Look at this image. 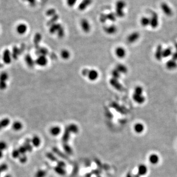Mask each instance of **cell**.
Here are the masks:
<instances>
[{
  "label": "cell",
  "mask_w": 177,
  "mask_h": 177,
  "mask_svg": "<svg viewBox=\"0 0 177 177\" xmlns=\"http://www.w3.org/2000/svg\"><path fill=\"white\" fill-rule=\"evenodd\" d=\"M133 100L138 104H142L145 101V98L142 95H137L133 94L132 96Z\"/></svg>",
  "instance_id": "cell-15"
},
{
  "label": "cell",
  "mask_w": 177,
  "mask_h": 177,
  "mask_svg": "<svg viewBox=\"0 0 177 177\" xmlns=\"http://www.w3.org/2000/svg\"><path fill=\"white\" fill-rule=\"evenodd\" d=\"M18 150L20 154H23V155L25 153V152L27 151L26 148H25V147L24 146L20 147L19 148Z\"/></svg>",
  "instance_id": "cell-37"
},
{
  "label": "cell",
  "mask_w": 177,
  "mask_h": 177,
  "mask_svg": "<svg viewBox=\"0 0 177 177\" xmlns=\"http://www.w3.org/2000/svg\"><path fill=\"white\" fill-rule=\"evenodd\" d=\"M2 66H3V65H2V64L0 63V68H1V67H2Z\"/></svg>",
  "instance_id": "cell-45"
},
{
  "label": "cell",
  "mask_w": 177,
  "mask_h": 177,
  "mask_svg": "<svg viewBox=\"0 0 177 177\" xmlns=\"http://www.w3.org/2000/svg\"><path fill=\"white\" fill-rule=\"evenodd\" d=\"M8 74L6 72H3L0 74V90H4L7 88V82L8 79Z\"/></svg>",
  "instance_id": "cell-3"
},
{
  "label": "cell",
  "mask_w": 177,
  "mask_h": 177,
  "mask_svg": "<svg viewBox=\"0 0 177 177\" xmlns=\"http://www.w3.org/2000/svg\"><path fill=\"white\" fill-rule=\"evenodd\" d=\"M32 59H31V57L29 55H27L26 57V63H27V64L30 66H31L33 65V62L32 61Z\"/></svg>",
  "instance_id": "cell-34"
},
{
  "label": "cell",
  "mask_w": 177,
  "mask_h": 177,
  "mask_svg": "<svg viewBox=\"0 0 177 177\" xmlns=\"http://www.w3.org/2000/svg\"><path fill=\"white\" fill-rule=\"evenodd\" d=\"M28 29V26L25 23H20L16 27V32L19 35H23L27 33Z\"/></svg>",
  "instance_id": "cell-9"
},
{
  "label": "cell",
  "mask_w": 177,
  "mask_h": 177,
  "mask_svg": "<svg viewBox=\"0 0 177 177\" xmlns=\"http://www.w3.org/2000/svg\"><path fill=\"white\" fill-rule=\"evenodd\" d=\"M104 31L108 35H113L117 33L118 29L115 25L107 26L104 28Z\"/></svg>",
  "instance_id": "cell-16"
},
{
  "label": "cell",
  "mask_w": 177,
  "mask_h": 177,
  "mask_svg": "<svg viewBox=\"0 0 177 177\" xmlns=\"http://www.w3.org/2000/svg\"><path fill=\"white\" fill-rule=\"evenodd\" d=\"M10 120L8 118H4L0 121V130L3 128L7 127L10 124Z\"/></svg>",
  "instance_id": "cell-18"
},
{
  "label": "cell",
  "mask_w": 177,
  "mask_h": 177,
  "mask_svg": "<svg viewBox=\"0 0 177 177\" xmlns=\"http://www.w3.org/2000/svg\"><path fill=\"white\" fill-rule=\"evenodd\" d=\"M3 60L4 63L6 64H9L11 62V54L9 50L6 49L3 53Z\"/></svg>",
  "instance_id": "cell-13"
},
{
  "label": "cell",
  "mask_w": 177,
  "mask_h": 177,
  "mask_svg": "<svg viewBox=\"0 0 177 177\" xmlns=\"http://www.w3.org/2000/svg\"><path fill=\"white\" fill-rule=\"evenodd\" d=\"M30 4H31V6H33L35 5L36 3V0H26Z\"/></svg>",
  "instance_id": "cell-40"
},
{
  "label": "cell",
  "mask_w": 177,
  "mask_h": 177,
  "mask_svg": "<svg viewBox=\"0 0 177 177\" xmlns=\"http://www.w3.org/2000/svg\"><path fill=\"white\" fill-rule=\"evenodd\" d=\"M126 7V3L124 0H118L115 4V12L116 16L119 18H122L125 16L124 9Z\"/></svg>",
  "instance_id": "cell-1"
},
{
  "label": "cell",
  "mask_w": 177,
  "mask_h": 177,
  "mask_svg": "<svg viewBox=\"0 0 177 177\" xmlns=\"http://www.w3.org/2000/svg\"><path fill=\"white\" fill-rule=\"evenodd\" d=\"M19 50L18 48L16 47H14L13 48V51H12V57L14 59H16L18 54Z\"/></svg>",
  "instance_id": "cell-30"
},
{
  "label": "cell",
  "mask_w": 177,
  "mask_h": 177,
  "mask_svg": "<svg viewBox=\"0 0 177 177\" xmlns=\"http://www.w3.org/2000/svg\"><path fill=\"white\" fill-rule=\"evenodd\" d=\"M111 83L112 86L116 89H117L118 90H122V85L119 83V82H118L117 79H115L113 78L111 80Z\"/></svg>",
  "instance_id": "cell-21"
},
{
  "label": "cell",
  "mask_w": 177,
  "mask_h": 177,
  "mask_svg": "<svg viewBox=\"0 0 177 177\" xmlns=\"http://www.w3.org/2000/svg\"><path fill=\"white\" fill-rule=\"evenodd\" d=\"M112 75L115 79H118L121 76V73L116 69L112 71Z\"/></svg>",
  "instance_id": "cell-31"
},
{
  "label": "cell",
  "mask_w": 177,
  "mask_h": 177,
  "mask_svg": "<svg viewBox=\"0 0 177 177\" xmlns=\"http://www.w3.org/2000/svg\"><path fill=\"white\" fill-rule=\"evenodd\" d=\"M3 156V151L1 150H0V159H1Z\"/></svg>",
  "instance_id": "cell-41"
},
{
  "label": "cell",
  "mask_w": 177,
  "mask_h": 177,
  "mask_svg": "<svg viewBox=\"0 0 177 177\" xmlns=\"http://www.w3.org/2000/svg\"><path fill=\"white\" fill-rule=\"evenodd\" d=\"M80 27L82 30L85 33H88L91 29V24L87 19L83 18L81 19Z\"/></svg>",
  "instance_id": "cell-4"
},
{
  "label": "cell",
  "mask_w": 177,
  "mask_h": 177,
  "mask_svg": "<svg viewBox=\"0 0 177 177\" xmlns=\"http://www.w3.org/2000/svg\"><path fill=\"white\" fill-rule=\"evenodd\" d=\"M61 57L63 60H68L70 57V52L67 49H63L61 53Z\"/></svg>",
  "instance_id": "cell-19"
},
{
  "label": "cell",
  "mask_w": 177,
  "mask_h": 177,
  "mask_svg": "<svg viewBox=\"0 0 177 177\" xmlns=\"http://www.w3.org/2000/svg\"><path fill=\"white\" fill-rule=\"evenodd\" d=\"M149 161L153 164H157L159 161V156L155 154L151 155L149 158Z\"/></svg>",
  "instance_id": "cell-25"
},
{
  "label": "cell",
  "mask_w": 177,
  "mask_h": 177,
  "mask_svg": "<svg viewBox=\"0 0 177 177\" xmlns=\"http://www.w3.org/2000/svg\"><path fill=\"white\" fill-rule=\"evenodd\" d=\"M174 46H175V49L176 50V51L177 52V42H176L175 44H174Z\"/></svg>",
  "instance_id": "cell-42"
},
{
  "label": "cell",
  "mask_w": 177,
  "mask_h": 177,
  "mask_svg": "<svg viewBox=\"0 0 177 177\" xmlns=\"http://www.w3.org/2000/svg\"><path fill=\"white\" fill-rule=\"evenodd\" d=\"M4 177H11V175L9 174H7L6 176H5Z\"/></svg>",
  "instance_id": "cell-43"
},
{
  "label": "cell",
  "mask_w": 177,
  "mask_h": 177,
  "mask_svg": "<svg viewBox=\"0 0 177 177\" xmlns=\"http://www.w3.org/2000/svg\"><path fill=\"white\" fill-rule=\"evenodd\" d=\"M139 37H140L139 33L138 32H135L129 35V37L127 38V41L129 43H132L138 41Z\"/></svg>",
  "instance_id": "cell-12"
},
{
  "label": "cell",
  "mask_w": 177,
  "mask_h": 177,
  "mask_svg": "<svg viewBox=\"0 0 177 177\" xmlns=\"http://www.w3.org/2000/svg\"><path fill=\"white\" fill-rule=\"evenodd\" d=\"M172 59L177 61V52L176 51L173 53L172 55Z\"/></svg>",
  "instance_id": "cell-39"
},
{
  "label": "cell",
  "mask_w": 177,
  "mask_h": 177,
  "mask_svg": "<svg viewBox=\"0 0 177 177\" xmlns=\"http://www.w3.org/2000/svg\"><path fill=\"white\" fill-rule=\"evenodd\" d=\"M56 13V11L55 9L54 8H50L49 9H48V11L46 12V14L48 16H54L55 15V14Z\"/></svg>",
  "instance_id": "cell-33"
},
{
  "label": "cell",
  "mask_w": 177,
  "mask_h": 177,
  "mask_svg": "<svg viewBox=\"0 0 177 177\" xmlns=\"http://www.w3.org/2000/svg\"><path fill=\"white\" fill-rule=\"evenodd\" d=\"M92 2V0H82L81 2L78 4V10L81 11H84L91 6Z\"/></svg>",
  "instance_id": "cell-7"
},
{
  "label": "cell",
  "mask_w": 177,
  "mask_h": 177,
  "mask_svg": "<svg viewBox=\"0 0 177 177\" xmlns=\"http://www.w3.org/2000/svg\"><path fill=\"white\" fill-rule=\"evenodd\" d=\"M143 92V89L142 87L140 86H136L134 88V94L137 95H142Z\"/></svg>",
  "instance_id": "cell-27"
},
{
  "label": "cell",
  "mask_w": 177,
  "mask_h": 177,
  "mask_svg": "<svg viewBox=\"0 0 177 177\" xmlns=\"http://www.w3.org/2000/svg\"><path fill=\"white\" fill-rule=\"evenodd\" d=\"M0 168L2 170V172H5L8 169V166L7 164H5V163H3L0 165Z\"/></svg>",
  "instance_id": "cell-36"
},
{
  "label": "cell",
  "mask_w": 177,
  "mask_h": 177,
  "mask_svg": "<svg viewBox=\"0 0 177 177\" xmlns=\"http://www.w3.org/2000/svg\"><path fill=\"white\" fill-rule=\"evenodd\" d=\"M166 66L167 68L169 70H175L177 67V61L173 59L169 60L166 62Z\"/></svg>",
  "instance_id": "cell-14"
},
{
  "label": "cell",
  "mask_w": 177,
  "mask_h": 177,
  "mask_svg": "<svg viewBox=\"0 0 177 177\" xmlns=\"http://www.w3.org/2000/svg\"><path fill=\"white\" fill-rule=\"evenodd\" d=\"M160 8L164 14L167 16H171L173 14V11L169 6L165 2H163L160 4Z\"/></svg>",
  "instance_id": "cell-6"
},
{
  "label": "cell",
  "mask_w": 177,
  "mask_h": 177,
  "mask_svg": "<svg viewBox=\"0 0 177 177\" xmlns=\"http://www.w3.org/2000/svg\"><path fill=\"white\" fill-rule=\"evenodd\" d=\"M106 16V18H108V19H109L111 21H115L116 20V15L115 14V13H109L108 14H107Z\"/></svg>",
  "instance_id": "cell-29"
},
{
  "label": "cell",
  "mask_w": 177,
  "mask_h": 177,
  "mask_svg": "<svg viewBox=\"0 0 177 177\" xmlns=\"http://www.w3.org/2000/svg\"><path fill=\"white\" fill-rule=\"evenodd\" d=\"M115 53L116 56L120 59H122L125 57L126 55V51L125 49L122 47L119 46L116 48Z\"/></svg>",
  "instance_id": "cell-11"
},
{
  "label": "cell",
  "mask_w": 177,
  "mask_h": 177,
  "mask_svg": "<svg viewBox=\"0 0 177 177\" xmlns=\"http://www.w3.org/2000/svg\"><path fill=\"white\" fill-rule=\"evenodd\" d=\"M7 148V144L4 141H0V150L4 151Z\"/></svg>",
  "instance_id": "cell-32"
},
{
  "label": "cell",
  "mask_w": 177,
  "mask_h": 177,
  "mask_svg": "<svg viewBox=\"0 0 177 177\" xmlns=\"http://www.w3.org/2000/svg\"><path fill=\"white\" fill-rule=\"evenodd\" d=\"M138 172L142 175H145L147 172V168L146 167V166H144V165H142L139 167Z\"/></svg>",
  "instance_id": "cell-26"
},
{
  "label": "cell",
  "mask_w": 177,
  "mask_h": 177,
  "mask_svg": "<svg viewBox=\"0 0 177 177\" xmlns=\"http://www.w3.org/2000/svg\"><path fill=\"white\" fill-rule=\"evenodd\" d=\"M159 24L158 14L155 12H153L150 18V26L153 29H155L159 26Z\"/></svg>",
  "instance_id": "cell-5"
},
{
  "label": "cell",
  "mask_w": 177,
  "mask_h": 177,
  "mask_svg": "<svg viewBox=\"0 0 177 177\" xmlns=\"http://www.w3.org/2000/svg\"><path fill=\"white\" fill-rule=\"evenodd\" d=\"M86 76L89 81L94 82L96 81L99 79L100 77V73L99 72L95 69H91L87 71Z\"/></svg>",
  "instance_id": "cell-2"
},
{
  "label": "cell",
  "mask_w": 177,
  "mask_h": 177,
  "mask_svg": "<svg viewBox=\"0 0 177 177\" xmlns=\"http://www.w3.org/2000/svg\"><path fill=\"white\" fill-rule=\"evenodd\" d=\"M78 1V0H66V4L69 7H73L77 3Z\"/></svg>",
  "instance_id": "cell-28"
},
{
  "label": "cell",
  "mask_w": 177,
  "mask_h": 177,
  "mask_svg": "<svg viewBox=\"0 0 177 177\" xmlns=\"http://www.w3.org/2000/svg\"><path fill=\"white\" fill-rule=\"evenodd\" d=\"M116 69L118 70V71L120 73L125 74L128 71L127 68L126 66L122 64H119L117 66Z\"/></svg>",
  "instance_id": "cell-17"
},
{
  "label": "cell",
  "mask_w": 177,
  "mask_h": 177,
  "mask_svg": "<svg viewBox=\"0 0 177 177\" xmlns=\"http://www.w3.org/2000/svg\"><path fill=\"white\" fill-rule=\"evenodd\" d=\"M163 49L161 45H159L157 46L155 52V58L156 60L160 61L163 58Z\"/></svg>",
  "instance_id": "cell-10"
},
{
  "label": "cell",
  "mask_w": 177,
  "mask_h": 177,
  "mask_svg": "<svg viewBox=\"0 0 177 177\" xmlns=\"http://www.w3.org/2000/svg\"><path fill=\"white\" fill-rule=\"evenodd\" d=\"M23 127L22 124L20 122L16 121L13 122L12 125V129L14 130L15 131H19L22 129Z\"/></svg>",
  "instance_id": "cell-24"
},
{
  "label": "cell",
  "mask_w": 177,
  "mask_h": 177,
  "mask_svg": "<svg viewBox=\"0 0 177 177\" xmlns=\"http://www.w3.org/2000/svg\"><path fill=\"white\" fill-rule=\"evenodd\" d=\"M134 130L135 131V132H136L138 133H142L144 131V125L141 123H137L135 125H134Z\"/></svg>",
  "instance_id": "cell-22"
},
{
  "label": "cell",
  "mask_w": 177,
  "mask_h": 177,
  "mask_svg": "<svg viewBox=\"0 0 177 177\" xmlns=\"http://www.w3.org/2000/svg\"><path fill=\"white\" fill-rule=\"evenodd\" d=\"M36 63L39 66H45L48 63V60L44 55L40 56L36 60Z\"/></svg>",
  "instance_id": "cell-8"
},
{
  "label": "cell",
  "mask_w": 177,
  "mask_h": 177,
  "mask_svg": "<svg viewBox=\"0 0 177 177\" xmlns=\"http://www.w3.org/2000/svg\"><path fill=\"white\" fill-rule=\"evenodd\" d=\"M20 152L18 150H14L13 152H12V156L13 158H14L15 159L18 158H19V155H20Z\"/></svg>",
  "instance_id": "cell-35"
},
{
  "label": "cell",
  "mask_w": 177,
  "mask_h": 177,
  "mask_svg": "<svg viewBox=\"0 0 177 177\" xmlns=\"http://www.w3.org/2000/svg\"><path fill=\"white\" fill-rule=\"evenodd\" d=\"M2 172H2V170L1 169V168H0V176H1V173H2Z\"/></svg>",
  "instance_id": "cell-44"
},
{
  "label": "cell",
  "mask_w": 177,
  "mask_h": 177,
  "mask_svg": "<svg viewBox=\"0 0 177 177\" xmlns=\"http://www.w3.org/2000/svg\"><path fill=\"white\" fill-rule=\"evenodd\" d=\"M19 160L21 163H25L27 160V158L25 155H23L22 156L19 157Z\"/></svg>",
  "instance_id": "cell-38"
},
{
  "label": "cell",
  "mask_w": 177,
  "mask_h": 177,
  "mask_svg": "<svg viewBox=\"0 0 177 177\" xmlns=\"http://www.w3.org/2000/svg\"><path fill=\"white\" fill-rule=\"evenodd\" d=\"M173 54L172 48L168 47L165 49H163V58H168L170 56H172Z\"/></svg>",
  "instance_id": "cell-23"
},
{
  "label": "cell",
  "mask_w": 177,
  "mask_h": 177,
  "mask_svg": "<svg viewBox=\"0 0 177 177\" xmlns=\"http://www.w3.org/2000/svg\"><path fill=\"white\" fill-rule=\"evenodd\" d=\"M140 23L143 27H147L150 25V18L146 16L142 17L140 20Z\"/></svg>",
  "instance_id": "cell-20"
}]
</instances>
